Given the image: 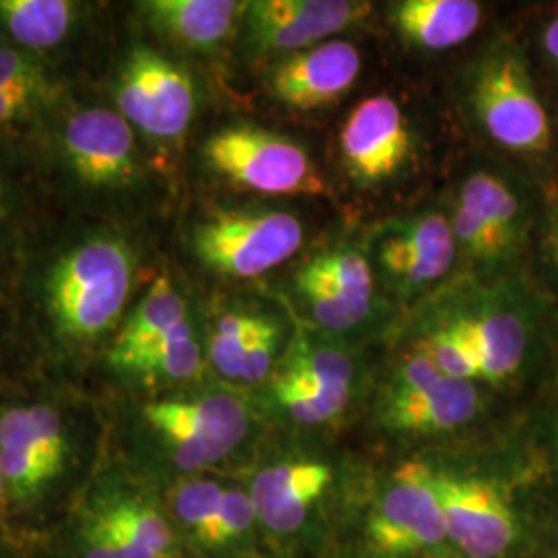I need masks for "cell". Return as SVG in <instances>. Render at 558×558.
Returning <instances> with one entry per match:
<instances>
[{"instance_id":"16","label":"cell","mask_w":558,"mask_h":558,"mask_svg":"<svg viewBox=\"0 0 558 558\" xmlns=\"http://www.w3.org/2000/svg\"><path fill=\"white\" fill-rule=\"evenodd\" d=\"M360 50L350 40L331 38L281 59L267 75L274 100L296 112H313L341 100L359 81Z\"/></svg>"},{"instance_id":"30","label":"cell","mask_w":558,"mask_h":558,"mask_svg":"<svg viewBox=\"0 0 558 558\" xmlns=\"http://www.w3.org/2000/svg\"><path fill=\"white\" fill-rule=\"evenodd\" d=\"M0 87L46 106L57 96V83L32 52L0 46Z\"/></svg>"},{"instance_id":"37","label":"cell","mask_w":558,"mask_h":558,"mask_svg":"<svg viewBox=\"0 0 558 558\" xmlns=\"http://www.w3.org/2000/svg\"><path fill=\"white\" fill-rule=\"evenodd\" d=\"M9 538L7 534V519H4V488H2V476H0V542Z\"/></svg>"},{"instance_id":"11","label":"cell","mask_w":558,"mask_h":558,"mask_svg":"<svg viewBox=\"0 0 558 558\" xmlns=\"http://www.w3.org/2000/svg\"><path fill=\"white\" fill-rule=\"evenodd\" d=\"M371 9L360 0H255L240 23L251 52L281 59L336 38Z\"/></svg>"},{"instance_id":"1","label":"cell","mask_w":558,"mask_h":558,"mask_svg":"<svg viewBox=\"0 0 558 558\" xmlns=\"http://www.w3.org/2000/svg\"><path fill=\"white\" fill-rule=\"evenodd\" d=\"M106 424L60 389L0 391V476L7 534L38 550L108 459Z\"/></svg>"},{"instance_id":"27","label":"cell","mask_w":558,"mask_h":558,"mask_svg":"<svg viewBox=\"0 0 558 558\" xmlns=\"http://www.w3.org/2000/svg\"><path fill=\"white\" fill-rule=\"evenodd\" d=\"M259 525L257 511L246 488L226 486L218 511L184 544L201 553L220 555L236 548Z\"/></svg>"},{"instance_id":"23","label":"cell","mask_w":558,"mask_h":558,"mask_svg":"<svg viewBox=\"0 0 558 558\" xmlns=\"http://www.w3.org/2000/svg\"><path fill=\"white\" fill-rule=\"evenodd\" d=\"M189 319L186 302L174 288L172 279L160 276L151 283L131 317L120 325L106 350V362L129 356L141 348L170 333L182 320Z\"/></svg>"},{"instance_id":"32","label":"cell","mask_w":558,"mask_h":558,"mask_svg":"<svg viewBox=\"0 0 558 558\" xmlns=\"http://www.w3.org/2000/svg\"><path fill=\"white\" fill-rule=\"evenodd\" d=\"M445 379L437 362L430 359V354L412 341L408 352L399 359V364L393 371L391 383L387 387V396H405V393H418Z\"/></svg>"},{"instance_id":"15","label":"cell","mask_w":558,"mask_h":558,"mask_svg":"<svg viewBox=\"0 0 558 558\" xmlns=\"http://www.w3.org/2000/svg\"><path fill=\"white\" fill-rule=\"evenodd\" d=\"M62 147L69 168L87 186L120 189L137 179L135 133L119 110L89 108L73 114Z\"/></svg>"},{"instance_id":"3","label":"cell","mask_w":558,"mask_h":558,"mask_svg":"<svg viewBox=\"0 0 558 558\" xmlns=\"http://www.w3.org/2000/svg\"><path fill=\"white\" fill-rule=\"evenodd\" d=\"M137 274L133 248L96 234L64 248L41 281L46 331L60 356H83L117 336Z\"/></svg>"},{"instance_id":"20","label":"cell","mask_w":558,"mask_h":558,"mask_svg":"<svg viewBox=\"0 0 558 558\" xmlns=\"http://www.w3.org/2000/svg\"><path fill=\"white\" fill-rule=\"evenodd\" d=\"M484 7L476 0H398L389 17L399 36L428 52L458 48L478 32Z\"/></svg>"},{"instance_id":"35","label":"cell","mask_w":558,"mask_h":558,"mask_svg":"<svg viewBox=\"0 0 558 558\" xmlns=\"http://www.w3.org/2000/svg\"><path fill=\"white\" fill-rule=\"evenodd\" d=\"M542 46H544L548 59L553 60V64L558 69V15L555 20L546 23L544 34H542Z\"/></svg>"},{"instance_id":"9","label":"cell","mask_w":558,"mask_h":558,"mask_svg":"<svg viewBox=\"0 0 558 558\" xmlns=\"http://www.w3.org/2000/svg\"><path fill=\"white\" fill-rule=\"evenodd\" d=\"M433 304L465 333L478 362L480 380L499 385L523 368L532 348L534 319L515 290L505 283L490 288L461 283Z\"/></svg>"},{"instance_id":"38","label":"cell","mask_w":558,"mask_h":558,"mask_svg":"<svg viewBox=\"0 0 558 558\" xmlns=\"http://www.w3.org/2000/svg\"><path fill=\"white\" fill-rule=\"evenodd\" d=\"M553 440H555V453H557L558 459V412L555 422H553Z\"/></svg>"},{"instance_id":"10","label":"cell","mask_w":558,"mask_h":558,"mask_svg":"<svg viewBox=\"0 0 558 558\" xmlns=\"http://www.w3.org/2000/svg\"><path fill=\"white\" fill-rule=\"evenodd\" d=\"M117 104L124 120L160 143H179L195 114L191 75L149 46H135L120 66Z\"/></svg>"},{"instance_id":"19","label":"cell","mask_w":558,"mask_h":558,"mask_svg":"<svg viewBox=\"0 0 558 558\" xmlns=\"http://www.w3.org/2000/svg\"><path fill=\"white\" fill-rule=\"evenodd\" d=\"M391 221L405 244V276L398 300L410 302L428 294L453 271L458 242L447 211L440 209H424Z\"/></svg>"},{"instance_id":"2","label":"cell","mask_w":558,"mask_h":558,"mask_svg":"<svg viewBox=\"0 0 558 558\" xmlns=\"http://www.w3.org/2000/svg\"><path fill=\"white\" fill-rule=\"evenodd\" d=\"M36 553L52 558H186L163 490L112 453Z\"/></svg>"},{"instance_id":"36","label":"cell","mask_w":558,"mask_h":558,"mask_svg":"<svg viewBox=\"0 0 558 558\" xmlns=\"http://www.w3.org/2000/svg\"><path fill=\"white\" fill-rule=\"evenodd\" d=\"M0 558H36V555H34V550L23 548L13 539H4V542H0Z\"/></svg>"},{"instance_id":"25","label":"cell","mask_w":558,"mask_h":558,"mask_svg":"<svg viewBox=\"0 0 558 558\" xmlns=\"http://www.w3.org/2000/svg\"><path fill=\"white\" fill-rule=\"evenodd\" d=\"M292 288L306 315L320 331L329 336L354 333L371 325L377 317V311H371L366 306H360L354 300L345 299L336 288L306 271L302 265L294 274Z\"/></svg>"},{"instance_id":"34","label":"cell","mask_w":558,"mask_h":558,"mask_svg":"<svg viewBox=\"0 0 558 558\" xmlns=\"http://www.w3.org/2000/svg\"><path fill=\"white\" fill-rule=\"evenodd\" d=\"M542 248H544V257L548 260V265L558 274V207L546 223Z\"/></svg>"},{"instance_id":"33","label":"cell","mask_w":558,"mask_h":558,"mask_svg":"<svg viewBox=\"0 0 558 558\" xmlns=\"http://www.w3.org/2000/svg\"><path fill=\"white\" fill-rule=\"evenodd\" d=\"M36 108H40V104L0 87V126L17 124L21 120L29 119L36 112Z\"/></svg>"},{"instance_id":"29","label":"cell","mask_w":558,"mask_h":558,"mask_svg":"<svg viewBox=\"0 0 558 558\" xmlns=\"http://www.w3.org/2000/svg\"><path fill=\"white\" fill-rule=\"evenodd\" d=\"M278 375L317 380L323 385L352 387L356 366L352 356L333 343L315 339L296 338L286 359L276 366Z\"/></svg>"},{"instance_id":"13","label":"cell","mask_w":558,"mask_h":558,"mask_svg":"<svg viewBox=\"0 0 558 558\" xmlns=\"http://www.w3.org/2000/svg\"><path fill=\"white\" fill-rule=\"evenodd\" d=\"M341 166L360 189L399 179L414 156L410 120L396 98L379 94L360 101L339 131Z\"/></svg>"},{"instance_id":"31","label":"cell","mask_w":558,"mask_h":558,"mask_svg":"<svg viewBox=\"0 0 558 558\" xmlns=\"http://www.w3.org/2000/svg\"><path fill=\"white\" fill-rule=\"evenodd\" d=\"M281 345H283V323L274 315H265L259 331L246 352L239 383L259 385L267 379L279 364Z\"/></svg>"},{"instance_id":"7","label":"cell","mask_w":558,"mask_h":558,"mask_svg":"<svg viewBox=\"0 0 558 558\" xmlns=\"http://www.w3.org/2000/svg\"><path fill=\"white\" fill-rule=\"evenodd\" d=\"M304 242V223L279 209H216L189 234L193 257L228 279L265 276L292 259Z\"/></svg>"},{"instance_id":"22","label":"cell","mask_w":558,"mask_h":558,"mask_svg":"<svg viewBox=\"0 0 558 558\" xmlns=\"http://www.w3.org/2000/svg\"><path fill=\"white\" fill-rule=\"evenodd\" d=\"M106 364L124 385L143 389L182 385L199 377L203 350L195 338L191 319H186L158 341Z\"/></svg>"},{"instance_id":"5","label":"cell","mask_w":558,"mask_h":558,"mask_svg":"<svg viewBox=\"0 0 558 558\" xmlns=\"http://www.w3.org/2000/svg\"><path fill=\"white\" fill-rule=\"evenodd\" d=\"M463 92L465 108L486 140L521 156L550 147V117L518 46H488L468 69Z\"/></svg>"},{"instance_id":"28","label":"cell","mask_w":558,"mask_h":558,"mask_svg":"<svg viewBox=\"0 0 558 558\" xmlns=\"http://www.w3.org/2000/svg\"><path fill=\"white\" fill-rule=\"evenodd\" d=\"M267 313L232 308L221 313L207 338V360L221 379L239 383L242 364Z\"/></svg>"},{"instance_id":"17","label":"cell","mask_w":558,"mask_h":558,"mask_svg":"<svg viewBox=\"0 0 558 558\" xmlns=\"http://www.w3.org/2000/svg\"><path fill=\"white\" fill-rule=\"evenodd\" d=\"M331 476V468L319 461H286L259 470L248 495L260 527L274 534L299 530L311 507L327 490Z\"/></svg>"},{"instance_id":"4","label":"cell","mask_w":558,"mask_h":558,"mask_svg":"<svg viewBox=\"0 0 558 558\" xmlns=\"http://www.w3.org/2000/svg\"><path fill=\"white\" fill-rule=\"evenodd\" d=\"M251 424L244 399L228 391L145 399L133 420L135 453L114 458L140 476L151 461L172 470V482L201 476L239 449Z\"/></svg>"},{"instance_id":"12","label":"cell","mask_w":558,"mask_h":558,"mask_svg":"<svg viewBox=\"0 0 558 558\" xmlns=\"http://www.w3.org/2000/svg\"><path fill=\"white\" fill-rule=\"evenodd\" d=\"M371 544L387 557L439 546L447 523L437 490V472L422 461L401 463L368 519Z\"/></svg>"},{"instance_id":"24","label":"cell","mask_w":558,"mask_h":558,"mask_svg":"<svg viewBox=\"0 0 558 558\" xmlns=\"http://www.w3.org/2000/svg\"><path fill=\"white\" fill-rule=\"evenodd\" d=\"M77 15V4L69 0H0V27L17 48L41 52L64 40Z\"/></svg>"},{"instance_id":"6","label":"cell","mask_w":558,"mask_h":558,"mask_svg":"<svg viewBox=\"0 0 558 558\" xmlns=\"http://www.w3.org/2000/svg\"><path fill=\"white\" fill-rule=\"evenodd\" d=\"M459 260L482 279H495L518 260L530 232V203L518 184L495 168L468 170L447 207Z\"/></svg>"},{"instance_id":"8","label":"cell","mask_w":558,"mask_h":558,"mask_svg":"<svg viewBox=\"0 0 558 558\" xmlns=\"http://www.w3.org/2000/svg\"><path fill=\"white\" fill-rule=\"evenodd\" d=\"M207 168L260 195H311L327 193V184L308 151L290 137L257 124H228L203 143Z\"/></svg>"},{"instance_id":"14","label":"cell","mask_w":558,"mask_h":558,"mask_svg":"<svg viewBox=\"0 0 558 558\" xmlns=\"http://www.w3.org/2000/svg\"><path fill=\"white\" fill-rule=\"evenodd\" d=\"M447 538L468 558H502L518 542L519 521L490 480L437 474Z\"/></svg>"},{"instance_id":"18","label":"cell","mask_w":558,"mask_h":558,"mask_svg":"<svg viewBox=\"0 0 558 558\" xmlns=\"http://www.w3.org/2000/svg\"><path fill=\"white\" fill-rule=\"evenodd\" d=\"M478 385L474 380L445 379L405 396H387L380 401V424L393 433L439 435L451 433L476 418Z\"/></svg>"},{"instance_id":"21","label":"cell","mask_w":558,"mask_h":558,"mask_svg":"<svg viewBox=\"0 0 558 558\" xmlns=\"http://www.w3.org/2000/svg\"><path fill=\"white\" fill-rule=\"evenodd\" d=\"M163 38L199 52L216 50L242 21L246 2L236 0H149L141 4Z\"/></svg>"},{"instance_id":"39","label":"cell","mask_w":558,"mask_h":558,"mask_svg":"<svg viewBox=\"0 0 558 558\" xmlns=\"http://www.w3.org/2000/svg\"><path fill=\"white\" fill-rule=\"evenodd\" d=\"M4 199V184H2V180H0V203Z\"/></svg>"},{"instance_id":"26","label":"cell","mask_w":558,"mask_h":558,"mask_svg":"<svg viewBox=\"0 0 558 558\" xmlns=\"http://www.w3.org/2000/svg\"><path fill=\"white\" fill-rule=\"evenodd\" d=\"M302 267L313 276L323 279L345 299L354 300L360 306L377 311V278L362 246L338 244L325 248Z\"/></svg>"}]
</instances>
